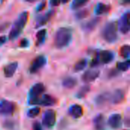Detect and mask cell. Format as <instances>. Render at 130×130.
<instances>
[{
  "label": "cell",
  "instance_id": "6da1fadb",
  "mask_svg": "<svg viewBox=\"0 0 130 130\" xmlns=\"http://www.w3.org/2000/svg\"><path fill=\"white\" fill-rule=\"evenodd\" d=\"M72 38V29L68 27H59L54 35V46L58 49L65 48L69 45Z\"/></svg>",
  "mask_w": 130,
  "mask_h": 130
},
{
  "label": "cell",
  "instance_id": "7a4b0ae2",
  "mask_svg": "<svg viewBox=\"0 0 130 130\" xmlns=\"http://www.w3.org/2000/svg\"><path fill=\"white\" fill-rule=\"evenodd\" d=\"M29 17V12L27 11H23L18 18L16 21L14 22L10 33L8 35V38L11 40H15L18 37V36L21 34L22 30H24V27L26 26V24L28 21Z\"/></svg>",
  "mask_w": 130,
  "mask_h": 130
},
{
  "label": "cell",
  "instance_id": "3957f363",
  "mask_svg": "<svg viewBox=\"0 0 130 130\" xmlns=\"http://www.w3.org/2000/svg\"><path fill=\"white\" fill-rule=\"evenodd\" d=\"M118 25L115 21L107 22L102 29L101 35L103 38L108 43H114L118 38Z\"/></svg>",
  "mask_w": 130,
  "mask_h": 130
},
{
  "label": "cell",
  "instance_id": "277c9868",
  "mask_svg": "<svg viewBox=\"0 0 130 130\" xmlns=\"http://www.w3.org/2000/svg\"><path fill=\"white\" fill-rule=\"evenodd\" d=\"M45 86L43 83H36L29 91V104H31L34 101L38 99L40 96L45 91Z\"/></svg>",
  "mask_w": 130,
  "mask_h": 130
},
{
  "label": "cell",
  "instance_id": "5b68a950",
  "mask_svg": "<svg viewBox=\"0 0 130 130\" xmlns=\"http://www.w3.org/2000/svg\"><path fill=\"white\" fill-rule=\"evenodd\" d=\"M56 122V114L53 110H47L44 112L42 117L43 125L49 129L53 128Z\"/></svg>",
  "mask_w": 130,
  "mask_h": 130
},
{
  "label": "cell",
  "instance_id": "8992f818",
  "mask_svg": "<svg viewBox=\"0 0 130 130\" xmlns=\"http://www.w3.org/2000/svg\"><path fill=\"white\" fill-rule=\"evenodd\" d=\"M46 64V56L43 55L37 56L32 60L29 68V71L31 74H34L37 72L40 69H41Z\"/></svg>",
  "mask_w": 130,
  "mask_h": 130
},
{
  "label": "cell",
  "instance_id": "52a82bcc",
  "mask_svg": "<svg viewBox=\"0 0 130 130\" xmlns=\"http://www.w3.org/2000/svg\"><path fill=\"white\" fill-rule=\"evenodd\" d=\"M15 110V104L8 100H2L0 101V114L8 116L14 113Z\"/></svg>",
  "mask_w": 130,
  "mask_h": 130
},
{
  "label": "cell",
  "instance_id": "ba28073f",
  "mask_svg": "<svg viewBox=\"0 0 130 130\" xmlns=\"http://www.w3.org/2000/svg\"><path fill=\"white\" fill-rule=\"evenodd\" d=\"M99 64H108L114 59V53L110 50H101L95 57Z\"/></svg>",
  "mask_w": 130,
  "mask_h": 130
},
{
  "label": "cell",
  "instance_id": "9c48e42d",
  "mask_svg": "<svg viewBox=\"0 0 130 130\" xmlns=\"http://www.w3.org/2000/svg\"><path fill=\"white\" fill-rule=\"evenodd\" d=\"M57 100L54 97L50 94H44L42 96V98H39L38 99L34 101L31 104H39L44 107H51L54 106Z\"/></svg>",
  "mask_w": 130,
  "mask_h": 130
},
{
  "label": "cell",
  "instance_id": "30bf717a",
  "mask_svg": "<svg viewBox=\"0 0 130 130\" xmlns=\"http://www.w3.org/2000/svg\"><path fill=\"white\" fill-rule=\"evenodd\" d=\"M129 16L130 12L128 11L122 15L119 22L117 23L118 27L120 32L123 34H127L129 30Z\"/></svg>",
  "mask_w": 130,
  "mask_h": 130
},
{
  "label": "cell",
  "instance_id": "8fae6325",
  "mask_svg": "<svg viewBox=\"0 0 130 130\" xmlns=\"http://www.w3.org/2000/svg\"><path fill=\"white\" fill-rule=\"evenodd\" d=\"M100 75V71L98 69H88L85 72V73L82 76V79L83 82L86 83H90L95 81L98 76Z\"/></svg>",
  "mask_w": 130,
  "mask_h": 130
},
{
  "label": "cell",
  "instance_id": "7c38bea8",
  "mask_svg": "<svg viewBox=\"0 0 130 130\" xmlns=\"http://www.w3.org/2000/svg\"><path fill=\"white\" fill-rule=\"evenodd\" d=\"M125 98V92L121 89H117L110 94L109 101L113 104H118L123 102Z\"/></svg>",
  "mask_w": 130,
  "mask_h": 130
},
{
  "label": "cell",
  "instance_id": "4fadbf2b",
  "mask_svg": "<svg viewBox=\"0 0 130 130\" xmlns=\"http://www.w3.org/2000/svg\"><path fill=\"white\" fill-rule=\"evenodd\" d=\"M108 124L113 129H118L120 128L123 124L122 117L119 113H113L111 114L108 119Z\"/></svg>",
  "mask_w": 130,
  "mask_h": 130
},
{
  "label": "cell",
  "instance_id": "5bb4252c",
  "mask_svg": "<svg viewBox=\"0 0 130 130\" xmlns=\"http://www.w3.org/2000/svg\"><path fill=\"white\" fill-rule=\"evenodd\" d=\"M54 13H55L54 10H50L46 14L38 17L37 21H36V26L35 27L37 28V27H40L43 26L44 24H46L51 19V18L53 16Z\"/></svg>",
  "mask_w": 130,
  "mask_h": 130
},
{
  "label": "cell",
  "instance_id": "9a60e30c",
  "mask_svg": "<svg viewBox=\"0 0 130 130\" xmlns=\"http://www.w3.org/2000/svg\"><path fill=\"white\" fill-rule=\"evenodd\" d=\"M100 21H101V18H98V17L94 18H92V19H91V20L85 22L82 25V29L85 31H88V32L92 31L98 26V24L100 22Z\"/></svg>",
  "mask_w": 130,
  "mask_h": 130
},
{
  "label": "cell",
  "instance_id": "2e32d148",
  "mask_svg": "<svg viewBox=\"0 0 130 130\" xmlns=\"http://www.w3.org/2000/svg\"><path fill=\"white\" fill-rule=\"evenodd\" d=\"M18 67V63L17 62H13L6 65L3 69V72H4L5 76L6 78L12 77L14 74L15 73Z\"/></svg>",
  "mask_w": 130,
  "mask_h": 130
},
{
  "label": "cell",
  "instance_id": "e0dca14e",
  "mask_svg": "<svg viewBox=\"0 0 130 130\" xmlns=\"http://www.w3.org/2000/svg\"><path fill=\"white\" fill-rule=\"evenodd\" d=\"M69 113L74 118L78 119L83 115V108L78 104H72L69 108Z\"/></svg>",
  "mask_w": 130,
  "mask_h": 130
},
{
  "label": "cell",
  "instance_id": "ac0fdd59",
  "mask_svg": "<svg viewBox=\"0 0 130 130\" xmlns=\"http://www.w3.org/2000/svg\"><path fill=\"white\" fill-rule=\"evenodd\" d=\"M111 9V6L110 5L103 3V2H98L97 3L95 8H94V13L96 15H101L108 13Z\"/></svg>",
  "mask_w": 130,
  "mask_h": 130
},
{
  "label": "cell",
  "instance_id": "d6986e66",
  "mask_svg": "<svg viewBox=\"0 0 130 130\" xmlns=\"http://www.w3.org/2000/svg\"><path fill=\"white\" fill-rule=\"evenodd\" d=\"M94 129L96 130H104L105 129V126H106V121L105 118L103 114H98L97 115L94 120Z\"/></svg>",
  "mask_w": 130,
  "mask_h": 130
},
{
  "label": "cell",
  "instance_id": "ffe728a7",
  "mask_svg": "<svg viewBox=\"0 0 130 130\" xmlns=\"http://www.w3.org/2000/svg\"><path fill=\"white\" fill-rule=\"evenodd\" d=\"M110 94V92H104L98 95L95 98L96 104H98V106H101V105H104L107 101H109Z\"/></svg>",
  "mask_w": 130,
  "mask_h": 130
},
{
  "label": "cell",
  "instance_id": "44dd1931",
  "mask_svg": "<svg viewBox=\"0 0 130 130\" xmlns=\"http://www.w3.org/2000/svg\"><path fill=\"white\" fill-rule=\"evenodd\" d=\"M46 29L40 30L36 34V45L40 46L41 44H43L46 40Z\"/></svg>",
  "mask_w": 130,
  "mask_h": 130
},
{
  "label": "cell",
  "instance_id": "7402d4cb",
  "mask_svg": "<svg viewBox=\"0 0 130 130\" xmlns=\"http://www.w3.org/2000/svg\"><path fill=\"white\" fill-rule=\"evenodd\" d=\"M78 82L77 79L74 77H67L63 79L62 81V86L66 88H72L77 85Z\"/></svg>",
  "mask_w": 130,
  "mask_h": 130
},
{
  "label": "cell",
  "instance_id": "603a6c76",
  "mask_svg": "<svg viewBox=\"0 0 130 130\" xmlns=\"http://www.w3.org/2000/svg\"><path fill=\"white\" fill-rule=\"evenodd\" d=\"M87 64H88V61L86 59H82L78 60L74 66V71L78 72L83 70L86 67Z\"/></svg>",
  "mask_w": 130,
  "mask_h": 130
},
{
  "label": "cell",
  "instance_id": "cb8c5ba5",
  "mask_svg": "<svg viewBox=\"0 0 130 130\" xmlns=\"http://www.w3.org/2000/svg\"><path fill=\"white\" fill-rule=\"evenodd\" d=\"M90 90H91L90 85H85V86L82 87V88L78 90V91L77 94H76V97H77L78 98H84L86 96V94L90 91Z\"/></svg>",
  "mask_w": 130,
  "mask_h": 130
},
{
  "label": "cell",
  "instance_id": "d4e9b609",
  "mask_svg": "<svg viewBox=\"0 0 130 130\" xmlns=\"http://www.w3.org/2000/svg\"><path fill=\"white\" fill-rule=\"evenodd\" d=\"M130 61L126 60L124 62H119L117 63V69L118 71H122V72H126L129 69Z\"/></svg>",
  "mask_w": 130,
  "mask_h": 130
},
{
  "label": "cell",
  "instance_id": "484cf974",
  "mask_svg": "<svg viewBox=\"0 0 130 130\" xmlns=\"http://www.w3.org/2000/svg\"><path fill=\"white\" fill-rule=\"evenodd\" d=\"M120 56L123 58H129L130 54V46L129 45L126 44L121 46L120 50Z\"/></svg>",
  "mask_w": 130,
  "mask_h": 130
},
{
  "label": "cell",
  "instance_id": "4316f807",
  "mask_svg": "<svg viewBox=\"0 0 130 130\" xmlns=\"http://www.w3.org/2000/svg\"><path fill=\"white\" fill-rule=\"evenodd\" d=\"M88 2L87 0H75L71 4V8L73 10L78 9L82 6H84Z\"/></svg>",
  "mask_w": 130,
  "mask_h": 130
},
{
  "label": "cell",
  "instance_id": "83f0119b",
  "mask_svg": "<svg viewBox=\"0 0 130 130\" xmlns=\"http://www.w3.org/2000/svg\"><path fill=\"white\" fill-rule=\"evenodd\" d=\"M40 113V107H35L33 108H30L28 111H27V117L30 118H34L36 117H37L39 115V113Z\"/></svg>",
  "mask_w": 130,
  "mask_h": 130
},
{
  "label": "cell",
  "instance_id": "f1b7e54d",
  "mask_svg": "<svg viewBox=\"0 0 130 130\" xmlns=\"http://www.w3.org/2000/svg\"><path fill=\"white\" fill-rule=\"evenodd\" d=\"M89 14V11L88 9L85 8V9H82V10H80L78 11V12H76L75 14V17L78 20H81V19H83L85 18H86Z\"/></svg>",
  "mask_w": 130,
  "mask_h": 130
},
{
  "label": "cell",
  "instance_id": "f546056e",
  "mask_svg": "<svg viewBox=\"0 0 130 130\" xmlns=\"http://www.w3.org/2000/svg\"><path fill=\"white\" fill-rule=\"evenodd\" d=\"M15 125H16V123H15L14 121H12V120H7V121H5V122L4 123L3 126H4L5 129H7L8 130H14L15 129V128H16Z\"/></svg>",
  "mask_w": 130,
  "mask_h": 130
},
{
  "label": "cell",
  "instance_id": "4dcf8cb0",
  "mask_svg": "<svg viewBox=\"0 0 130 130\" xmlns=\"http://www.w3.org/2000/svg\"><path fill=\"white\" fill-rule=\"evenodd\" d=\"M19 46L21 48H27V47H28L29 46V40L27 39H26V38H23L20 41Z\"/></svg>",
  "mask_w": 130,
  "mask_h": 130
},
{
  "label": "cell",
  "instance_id": "1f68e13d",
  "mask_svg": "<svg viewBox=\"0 0 130 130\" xmlns=\"http://www.w3.org/2000/svg\"><path fill=\"white\" fill-rule=\"evenodd\" d=\"M46 2H41L40 3H39L36 8V11H40L44 9V8L46 7Z\"/></svg>",
  "mask_w": 130,
  "mask_h": 130
},
{
  "label": "cell",
  "instance_id": "d6a6232c",
  "mask_svg": "<svg viewBox=\"0 0 130 130\" xmlns=\"http://www.w3.org/2000/svg\"><path fill=\"white\" fill-rule=\"evenodd\" d=\"M118 74H119V71L117 69H112L109 72L108 76H109V78H113V77L117 76Z\"/></svg>",
  "mask_w": 130,
  "mask_h": 130
},
{
  "label": "cell",
  "instance_id": "836d02e7",
  "mask_svg": "<svg viewBox=\"0 0 130 130\" xmlns=\"http://www.w3.org/2000/svg\"><path fill=\"white\" fill-rule=\"evenodd\" d=\"M32 128H33V130H43L42 129L41 124H40L38 121H35V122L33 123Z\"/></svg>",
  "mask_w": 130,
  "mask_h": 130
},
{
  "label": "cell",
  "instance_id": "e575fe53",
  "mask_svg": "<svg viewBox=\"0 0 130 130\" xmlns=\"http://www.w3.org/2000/svg\"><path fill=\"white\" fill-rule=\"evenodd\" d=\"M50 5H51L52 6H58V5H59L60 3H62V2H61L60 1H57V0H52V1L50 2Z\"/></svg>",
  "mask_w": 130,
  "mask_h": 130
},
{
  "label": "cell",
  "instance_id": "d590c367",
  "mask_svg": "<svg viewBox=\"0 0 130 130\" xmlns=\"http://www.w3.org/2000/svg\"><path fill=\"white\" fill-rule=\"evenodd\" d=\"M6 41H7V37L6 36L3 35V36L0 37V46L3 45Z\"/></svg>",
  "mask_w": 130,
  "mask_h": 130
}]
</instances>
